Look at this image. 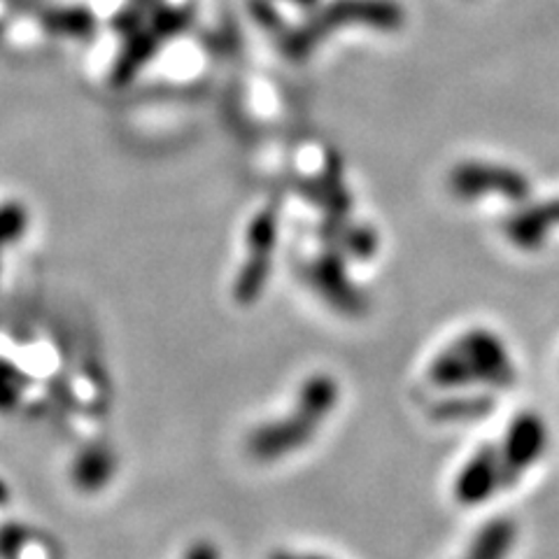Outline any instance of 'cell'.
<instances>
[{
    "label": "cell",
    "mask_w": 559,
    "mask_h": 559,
    "mask_svg": "<svg viewBox=\"0 0 559 559\" xmlns=\"http://www.w3.org/2000/svg\"><path fill=\"white\" fill-rule=\"evenodd\" d=\"M341 394L336 376L326 371L308 376L296 390L285 415L271 417L248 433L245 452L259 464H273L306 450L318 439L326 419L336 413Z\"/></svg>",
    "instance_id": "obj_1"
},
{
    "label": "cell",
    "mask_w": 559,
    "mask_h": 559,
    "mask_svg": "<svg viewBox=\"0 0 559 559\" xmlns=\"http://www.w3.org/2000/svg\"><path fill=\"white\" fill-rule=\"evenodd\" d=\"M427 378L433 388L445 392L506 390L515 382L518 369L497 331L474 326L433 355Z\"/></svg>",
    "instance_id": "obj_2"
},
{
    "label": "cell",
    "mask_w": 559,
    "mask_h": 559,
    "mask_svg": "<svg viewBox=\"0 0 559 559\" xmlns=\"http://www.w3.org/2000/svg\"><path fill=\"white\" fill-rule=\"evenodd\" d=\"M506 487L518 485L530 471L544 462L550 450V427L546 417L536 411H520L506 425L501 441L497 443Z\"/></svg>",
    "instance_id": "obj_3"
},
{
    "label": "cell",
    "mask_w": 559,
    "mask_h": 559,
    "mask_svg": "<svg viewBox=\"0 0 559 559\" xmlns=\"http://www.w3.org/2000/svg\"><path fill=\"white\" fill-rule=\"evenodd\" d=\"M506 476L497 443L480 445L460 466L452 480V497L462 509H480L499 492H506Z\"/></svg>",
    "instance_id": "obj_4"
},
{
    "label": "cell",
    "mask_w": 559,
    "mask_h": 559,
    "mask_svg": "<svg viewBox=\"0 0 559 559\" xmlns=\"http://www.w3.org/2000/svg\"><path fill=\"white\" fill-rule=\"evenodd\" d=\"M518 536V522L509 515H497L474 534L462 559H509L515 550Z\"/></svg>",
    "instance_id": "obj_5"
},
{
    "label": "cell",
    "mask_w": 559,
    "mask_h": 559,
    "mask_svg": "<svg viewBox=\"0 0 559 559\" xmlns=\"http://www.w3.org/2000/svg\"><path fill=\"white\" fill-rule=\"evenodd\" d=\"M115 452L105 445L86 448L73 464V480L84 492H98L115 476Z\"/></svg>",
    "instance_id": "obj_6"
},
{
    "label": "cell",
    "mask_w": 559,
    "mask_h": 559,
    "mask_svg": "<svg viewBox=\"0 0 559 559\" xmlns=\"http://www.w3.org/2000/svg\"><path fill=\"white\" fill-rule=\"evenodd\" d=\"M489 408H492V401H489L487 394H466L443 399L441 404L433 406L431 415L439 423H471V419L487 415Z\"/></svg>",
    "instance_id": "obj_7"
},
{
    "label": "cell",
    "mask_w": 559,
    "mask_h": 559,
    "mask_svg": "<svg viewBox=\"0 0 559 559\" xmlns=\"http://www.w3.org/2000/svg\"><path fill=\"white\" fill-rule=\"evenodd\" d=\"M180 559H222V550L210 538H197L194 544H189Z\"/></svg>",
    "instance_id": "obj_8"
},
{
    "label": "cell",
    "mask_w": 559,
    "mask_h": 559,
    "mask_svg": "<svg viewBox=\"0 0 559 559\" xmlns=\"http://www.w3.org/2000/svg\"><path fill=\"white\" fill-rule=\"evenodd\" d=\"M269 559H331L326 555H318V552H304V550H273L269 555Z\"/></svg>",
    "instance_id": "obj_9"
}]
</instances>
